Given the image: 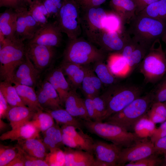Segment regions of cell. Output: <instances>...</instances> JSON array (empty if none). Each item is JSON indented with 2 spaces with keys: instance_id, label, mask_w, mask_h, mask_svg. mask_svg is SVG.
Instances as JSON below:
<instances>
[{
  "instance_id": "obj_1",
  "label": "cell",
  "mask_w": 166,
  "mask_h": 166,
  "mask_svg": "<svg viewBox=\"0 0 166 166\" xmlns=\"http://www.w3.org/2000/svg\"><path fill=\"white\" fill-rule=\"evenodd\" d=\"M126 30L132 39L149 49L155 41L161 38L166 30V23L139 14L129 23Z\"/></svg>"
},
{
  "instance_id": "obj_2",
  "label": "cell",
  "mask_w": 166,
  "mask_h": 166,
  "mask_svg": "<svg viewBox=\"0 0 166 166\" xmlns=\"http://www.w3.org/2000/svg\"><path fill=\"white\" fill-rule=\"evenodd\" d=\"M153 101L151 92L136 99L122 110L111 115L104 121L131 132L134 130L138 122L146 115Z\"/></svg>"
},
{
  "instance_id": "obj_3",
  "label": "cell",
  "mask_w": 166,
  "mask_h": 166,
  "mask_svg": "<svg viewBox=\"0 0 166 166\" xmlns=\"http://www.w3.org/2000/svg\"><path fill=\"white\" fill-rule=\"evenodd\" d=\"M20 39L5 38L0 42V76L2 81L12 83L13 75L24 60L26 46Z\"/></svg>"
},
{
  "instance_id": "obj_4",
  "label": "cell",
  "mask_w": 166,
  "mask_h": 166,
  "mask_svg": "<svg viewBox=\"0 0 166 166\" xmlns=\"http://www.w3.org/2000/svg\"><path fill=\"white\" fill-rule=\"evenodd\" d=\"M69 39L64 52L63 61L86 65L104 61L106 58L107 53L89 41L80 37Z\"/></svg>"
},
{
  "instance_id": "obj_5",
  "label": "cell",
  "mask_w": 166,
  "mask_h": 166,
  "mask_svg": "<svg viewBox=\"0 0 166 166\" xmlns=\"http://www.w3.org/2000/svg\"><path fill=\"white\" fill-rule=\"evenodd\" d=\"M83 123L89 132L122 148L128 147L142 139L135 132L128 131L119 126L105 121L83 120Z\"/></svg>"
},
{
  "instance_id": "obj_6",
  "label": "cell",
  "mask_w": 166,
  "mask_h": 166,
  "mask_svg": "<svg viewBox=\"0 0 166 166\" xmlns=\"http://www.w3.org/2000/svg\"><path fill=\"white\" fill-rule=\"evenodd\" d=\"M139 66L147 83H155L164 77L166 73V54L160 39L153 43Z\"/></svg>"
},
{
  "instance_id": "obj_7",
  "label": "cell",
  "mask_w": 166,
  "mask_h": 166,
  "mask_svg": "<svg viewBox=\"0 0 166 166\" xmlns=\"http://www.w3.org/2000/svg\"><path fill=\"white\" fill-rule=\"evenodd\" d=\"M142 91L140 86L134 85H114L110 87L106 91L108 99L103 121L124 109L140 97Z\"/></svg>"
},
{
  "instance_id": "obj_8",
  "label": "cell",
  "mask_w": 166,
  "mask_h": 166,
  "mask_svg": "<svg viewBox=\"0 0 166 166\" xmlns=\"http://www.w3.org/2000/svg\"><path fill=\"white\" fill-rule=\"evenodd\" d=\"M80 7L76 0H65L56 17V22L69 39L80 37L82 30Z\"/></svg>"
},
{
  "instance_id": "obj_9",
  "label": "cell",
  "mask_w": 166,
  "mask_h": 166,
  "mask_svg": "<svg viewBox=\"0 0 166 166\" xmlns=\"http://www.w3.org/2000/svg\"><path fill=\"white\" fill-rule=\"evenodd\" d=\"M107 12L100 6L81 10L82 32L88 40L93 43H94L98 36L103 30L102 22Z\"/></svg>"
},
{
  "instance_id": "obj_10",
  "label": "cell",
  "mask_w": 166,
  "mask_h": 166,
  "mask_svg": "<svg viewBox=\"0 0 166 166\" xmlns=\"http://www.w3.org/2000/svg\"><path fill=\"white\" fill-rule=\"evenodd\" d=\"M154 154V144L147 138H142L128 147L121 148L117 162V166L124 165Z\"/></svg>"
},
{
  "instance_id": "obj_11",
  "label": "cell",
  "mask_w": 166,
  "mask_h": 166,
  "mask_svg": "<svg viewBox=\"0 0 166 166\" xmlns=\"http://www.w3.org/2000/svg\"><path fill=\"white\" fill-rule=\"evenodd\" d=\"M27 6L14 10L17 16L15 36L23 41L32 39L41 27L30 14Z\"/></svg>"
},
{
  "instance_id": "obj_12",
  "label": "cell",
  "mask_w": 166,
  "mask_h": 166,
  "mask_svg": "<svg viewBox=\"0 0 166 166\" xmlns=\"http://www.w3.org/2000/svg\"><path fill=\"white\" fill-rule=\"evenodd\" d=\"M62 33L55 22H48L41 26L28 43H34L55 47L60 45Z\"/></svg>"
},
{
  "instance_id": "obj_13",
  "label": "cell",
  "mask_w": 166,
  "mask_h": 166,
  "mask_svg": "<svg viewBox=\"0 0 166 166\" xmlns=\"http://www.w3.org/2000/svg\"><path fill=\"white\" fill-rule=\"evenodd\" d=\"M55 47L27 43L26 51L29 58L39 71L49 65L55 55Z\"/></svg>"
},
{
  "instance_id": "obj_14",
  "label": "cell",
  "mask_w": 166,
  "mask_h": 166,
  "mask_svg": "<svg viewBox=\"0 0 166 166\" xmlns=\"http://www.w3.org/2000/svg\"><path fill=\"white\" fill-rule=\"evenodd\" d=\"M40 72L30 60L26 51L25 58L15 72L12 83L34 88L38 85Z\"/></svg>"
},
{
  "instance_id": "obj_15",
  "label": "cell",
  "mask_w": 166,
  "mask_h": 166,
  "mask_svg": "<svg viewBox=\"0 0 166 166\" xmlns=\"http://www.w3.org/2000/svg\"><path fill=\"white\" fill-rule=\"evenodd\" d=\"M127 40L125 31L123 33L110 32L103 30L98 36L94 44L106 53L121 52Z\"/></svg>"
},
{
  "instance_id": "obj_16",
  "label": "cell",
  "mask_w": 166,
  "mask_h": 166,
  "mask_svg": "<svg viewBox=\"0 0 166 166\" xmlns=\"http://www.w3.org/2000/svg\"><path fill=\"white\" fill-rule=\"evenodd\" d=\"M36 92L39 103L43 110L62 108L57 92L47 80L45 79L40 83Z\"/></svg>"
},
{
  "instance_id": "obj_17",
  "label": "cell",
  "mask_w": 166,
  "mask_h": 166,
  "mask_svg": "<svg viewBox=\"0 0 166 166\" xmlns=\"http://www.w3.org/2000/svg\"><path fill=\"white\" fill-rule=\"evenodd\" d=\"M122 148L113 143L109 144L99 140L94 141L93 146L95 159L108 164L117 166V162Z\"/></svg>"
},
{
  "instance_id": "obj_18",
  "label": "cell",
  "mask_w": 166,
  "mask_h": 166,
  "mask_svg": "<svg viewBox=\"0 0 166 166\" xmlns=\"http://www.w3.org/2000/svg\"><path fill=\"white\" fill-rule=\"evenodd\" d=\"M149 49L132 39L128 34L125 44L120 53L127 61L132 72L139 65Z\"/></svg>"
},
{
  "instance_id": "obj_19",
  "label": "cell",
  "mask_w": 166,
  "mask_h": 166,
  "mask_svg": "<svg viewBox=\"0 0 166 166\" xmlns=\"http://www.w3.org/2000/svg\"><path fill=\"white\" fill-rule=\"evenodd\" d=\"M64 151L65 166H95V158L92 153L68 147Z\"/></svg>"
},
{
  "instance_id": "obj_20",
  "label": "cell",
  "mask_w": 166,
  "mask_h": 166,
  "mask_svg": "<svg viewBox=\"0 0 166 166\" xmlns=\"http://www.w3.org/2000/svg\"><path fill=\"white\" fill-rule=\"evenodd\" d=\"M40 132L30 121L3 133L0 136V139L2 140H9L11 141H18L38 138L39 137Z\"/></svg>"
},
{
  "instance_id": "obj_21",
  "label": "cell",
  "mask_w": 166,
  "mask_h": 166,
  "mask_svg": "<svg viewBox=\"0 0 166 166\" xmlns=\"http://www.w3.org/2000/svg\"><path fill=\"white\" fill-rule=\"evenodd\" d=\"M65 109L73 116L84 120H90L86 111L84 99L78 95L76 89H71L65 99Z\"/></svg>"
},
{
  "instance_id": "obj_22",
  "label": "cell",
  "mask_w": 166,
  "mask_h": 166,
  "mask_svg": "<svg viewBox=\"0 0 166 166\" xmlns=\"http://www.w3.org/2000/svg\"><path fill=\"white\" fill-rule=\"evenodd\" d=\"M45 79L51 84L57 92L62 106L64 105L68 94L71 89L61 68L50 71L47 74Z\"/></svg>"
},
{
  "instance_id": "obj_23",
  "label": "cell",
  "mask_w": 166,
  "mask_h": 166,
  "mask_svg": "<svg viewBox=\"0 0 166 166\" xmlns=\"http://www.w3.org/2000/svg\"><path fill=\"white\" fill-rule=\"evenodd\" d=\"M36 112L26 106H10L6 118L14 129L31 121Z\"/></svg>"
},
{
  "instance_id": "obj_24",
  "label": "cell",
  "mask_w": 166,
  "mask_h": 166,
  "mask_svg": "<svg viewBox=\"0 0 166 166\" xmlns=\"http://www.w3.org/2000/svg\"><path fill=\"white\" fill-rule=\"evenodd\" d=\"M109 5L112 10L120 17L125 24H128L136 15L133 0H110Z\"/></svg>"
},
{
  "instance_id": "obj_25",
  "label": "cell",
  "mask_w": 166,
  "mask_h": 166,
  "mask_svg": "<svg viewBox=\"0 0 166 166\" xmlns=\"http://www.w3.org/2000/svg\"><path fill=\"white\" fill-rule=\"evenodd\" d=\"M107 65L115 77H125L132 72L127 61L120 52L109 53Z\"/></svg>"
},
{
  "instance_id": "obj_26",
  "label": "cell",
  "mask_w": 166,
  "mask_h": 166,
  "mask_svg": "<svg viewBox=\"0 0 166 166\" xmlns=\"http://www.w3.org/2000/svg\"><path fill=\"white\" fill-rule=\"evenodd\" d=\"M17 16L15 10L7 8L0 14V30L5 38H16Z\"/></svg>"
},
{
  "instance_id": "obj_27",
  "label": "cell",
  "mask_w": 166,
  "mask_h": 166,
  "mask_svg": "<svg viewBox=\"0 0 166 166\" xmlns=\"http://www.w3.org/2000/svg\"><path fill=\"white\" fill-rule=\"evenodd\" d=\"M62 133L73 137L81 146L83 150L93 153V146L94 140L91 137L85 133L82 129L69 125H63L61 127Z\"/></svg>"
},
{
  "instance_id": "obj_28",
  "label": "cell",
  "mask_w": 166,
  "mask_h": 166,
  "mask_svg": "<svg viewBox=\"0 0 166 166\" xmlns=\"http://www.w3.org/2000/svg\"><path fill=\"white\" fill-rule=\"evenodd\" d=\"M17 144L28 154L44 160L48 153L43 141L38 138H33L17 141Z\"/></svg>"
},
{
  "instance_id": "obj_29",
  "label": "cell",
  "mask_w": 166,
  "mask_h": 166,
  "mask_svg": "<svg viewBox=\"0 0 166 166\" xmlns=\"http://www.w3.org/2000/svg\"><path fill=\"white\" fill-rule=\"evenodd\" d=\"M18 93L24 105L37 112L43 110L39 104L34 88L22 85L15 84Z\"/></svg>"
},
{
  "instance_id": "obj_30",
  "label": "cell",
  "mask_w": 166,
  "mask_h": 166,
  "mask_svg": "<svg viewBox=\"0 0 166 166\" xmlns=\"http://www.w3.org/2000/svg\"><path fill=\"white\" fill-rule=\"evenodd\" d=\"M49 113L57 124L73 126L77 129H81L82 124L76 117H75L65 109L62 108L54 110H45Z\"/></svg>"
},
{
  "instance_id": "obj_31",
  "label": "cell",
  "mask_w": 166,
  "mask_h": 166,
  "mask_svg": "<svg viewBox=\"0 0 166 166\" xmlns=\"http://www.w3.org/2000/svg\"><path fill=\"white\" fill-rule=\"evenodd\" d=\"M138 14L152 18L166 23V0H159L149 5Z\"/></svg>"
},
{
  "instance_id": "obj_32",
  "label": "cell",
  "mask_w": 166,
  "mask_h": 166,
  "mask_svg": "<svg viewBox=\"0 0 166 166\" xmlns=\"http://www.w3.org/2000/svg\"><path fill=\"white\" fill-rule=\"evenodd\" d=\"M125 25L120 17L112 10L107 11L102 22L103 30L110 32L123 33L126 30Z\"/></svg>"
},
{
  "instance_id": "obj_33",
  "label": "cell",
  "mask_w": 166,
  "mask_h": 166,
  "mask_svg": "<svg viewBox=\"0 0 166 166\" xmlns=\"http://www.w3.org/2000/svg\"><path fill=\"white\" fill-rule=\"evenodd\" d=\"M0 92L10 106H26L19 96L14 85H12L11 83L5 81H1Z\"/></svg>"
},
{
  "instance_id": "obj_34",
  "label": "cell",
  "mask_w": 166,
  "mask_h": 166,
  "mask_svg": "<svg viewBox=\"0 0 166 166\" xmlns=\"http://www.w3.org/2000/svg\"><path fill=\"white\" fill-rule=\"evenodd\" d=\"M28 6L30 14L41 26L48 22V13L42 1H33Z\"/></svg>"
},
{
  "instance_id": "obj_35",
  "label": "cell",
  "mask_w": 166,
  "mask_h": 166,
  "mask_svg": "<svg viewBox=\"0 0 166 166\" xmlns=\"http://www.w3.org/2000/svg\"><path fill=\"white\" fill-rule=\"evenodd\" d=\"M54 121L49 113L41 110L36 112L30 121L40 132H44L55 124Z\"/></svg>"
},
{
  "instance_id": "obj_36",
  "label": "cell",
  "mask_w": 166,
  "mask_h": 166,
  "mask_svg": "<svg viewBox=\"0 0 166 166\" xmlns=\"http://www.w3.org/2000/svg\"><path fill=\"white\" fill-rule=\"evenodd\" d=\"M93 70L102 83L112 85L116 82L115 77L110 72L107 65L100 61L94 63Z\"/></svg>"
},
{
  "instance_id": "obj_37",
  "label": "cell",
  "mask_w": 166,
  "mask_h": 166,
  "mask_svg": "<svg viewBox=\"0 0 166 166\" xmlns=\"http://www.w3.org/2000/svg\"><path fill=\"white\" fill-rule=\"evenodd\" d=\"M148 118L154 124L166 120V107L163 102H153L147 113Z\"/></svg>"
},
{
  "instance_id": "obj_38",
  "label": "cell",
  "mask_w": 166,
  "mask_h": 166,
  "mask_svg": "<svg viewBox=\"0 0 166 166\" xmlns=\"http://www.w3.org/2000/svg\"><path fill=\"white\" fill-rule=\"evenodd\" d=\"M155 124L148 118L146 114L136 124L134 132L142 138L150 137L156 129Z\"/></svg>"
},
{
  "instance_id": "obj_39",
  "label": "cell",
  "mask_w": 166,
  "mask_h": 166,
  "mask_svg": "<svg viewBox=\"0 0 166 166\" xmlns=\"http://www.w3.org/2000/svg\"><path fill=\"white\" fill-rule=\"evenodd\" d=\"M84 66L85 73L81 86V89L85 97L93 98L100 94L95 89L91 79L90 74L91 68L89 65Z\"/></svg>"
},
{
  "instance_id": "obj_40",
  "label": "cell",
  "mask_w": 166,
  "mask_h": 166,
  "mask_svg": "<svg viewBox=\"0 0 166 166\" xmlns=\"http://www.w3.org/2000/svg\"><path fill=\"white\" fill-rule=\"evenodd\" d=\"M45 160L50 166H65V154L64 151L58 148L48 153Z\"/></svg>"
},
{
  "instance_id": "obj_41",
  "label": "cell",
  "mask_w": 166,
  "mask_h": 166,
  "mask_svg": "<svg viewBox=\"0 0 166 166\" xmlns=\"http://www.w3.org/2000/svg\"><path fill=\"white\" fill-rule=\"evenodd\" d=\"M18 152L15 147H13L0 145V166H7L17 156Z\"/></svg>"
},
{
  "instance_id": "obj_42",
  "label": "cell",
  "mask_w": 166,
  "mask_h": 166,
  "mask_svg": "<svg viewBox=\"0 0 166 166\" xmlns=\"http://www.w3.org/2000/svg\"><path fill=\"white\" fill-rule=\"evenodd\" d=\"M100 121H103L106 110L108 95L106 91L92 98Z\"/></svg>"
},
{
  "instance_id": "obj_43",
  "label": "cell",
  "mask_w": 166,
  "mask_h": 166,
  "mask_svg": "<svg viewBox=\"0 0 166 166\" xmlns=\"http://www.w3.org/2000/svg\"><path fill=\"white\" fill-rule=\"evenodd\" d=\"M45 136H47L59 148H61L64 145L62 139V132L58 124L53 125L44 132Z\"/></svg>"
},
{
  "instance_id": "obj_44",
  "label": "cell",
  "mask_w": 166,
  "mask_h": 166,
  "mask_svg": "<svg viewBox=\"0 0 166 166\" xmlns=\"http://www.w3.org/2000/svg\"><path fill=\"white\" fill-rule=\"evenodd\" d=\"M15 147L22 156L25 166H49L44 160L32 156L26 152L17 144Z\"/></svg>"
},
{
  "instance_id": "obj_45",
  "label": "cell",
  "mask_w": 166,
  "mask_h": 166,
  "mask_svg": "<svg viewBox=\"0 0 166 166\" xmlns=\"http://www.w3.org/2000/svg\"><path fill=\"white\" fill-rule=\"evenodd\" d=\"M161 80L154 90L151 91L153 97V103L166 101V76Z\"/></svg>"
},
{
  "instance_id": "obj_46",
  "label": "cell",
  "mask_w": 166,
  "mask_h": 166,
  "mask_svg": "<svg viewBox=\"0 0 166 166\" xmlns=\"http://www.w3.org/2000/svg\"><path fill=\"white\" fill-rule=\"evenodd\" d=\"M65 0H42L49 18L56 17Z\"/></svg>"
},
{
  "instance_id": "obj_47",
  "label": "cell",
  "mask_w": 166,
  "mask_h": 166,
  "mask_svg": "<svg viewBox=\"0 0 166 166\" xmlns=\"http://www.w3.org/2000/svg\"><path fill=\"white\" fill-rule=\"evenodd\" d=\"M158 155L153 154L140 160L127 163L125 166H155L162 163Z\"/></svg>"
},
{
  "instance_id": "obj_48",
  "label": "cell",
  "mask_w": 166,
  "mask_h": 166,
  "mask_svg": "<svg viewBox=\"0 0 166 166\" xmlns=\"http://www.w3.org/2000/svg\"><path fill=\"white\" fill-rule=\"evenodd\" d=\"M81 65L76 63L63 61L60 68L64 75L70 79L82 67Z\"/></svg>"
},
{
  "instance_id": "obj_49",
  "label": "cell",
  "mask_w": 166,
  "mask_h": 166,
  "mask_svg": "<svg viewBox=\"0 0 166 166\" xmlns=\"http://www.w3.org/2000/svg\"><path fill=\"white\" fill-rule=\"evenodd\" d=\"M84 101L87 113L89 119L93 121H100L92 98L85 97Z\"/></svg>"
},
{
  "instance_id": "obj_50",
  "label": "cell",
  "mask_w": 166,
  "mask_h": 166,
  "mask_svg": "<svg viewBox=\"0 0 166 166\" xmlns=\"http://www.w3.org/2000/svg\"><path fill=\"white\" fill-rule=\"evenodd\" d=\"M81 10L100 6L107 0H76Z\"/></svg>"
},
{
  "instance_id": "obj_51",
  "label": "cell",
  "mask_w": 166,
  "mask_h": 166,
  "mask_svg": "<svg viewBox=\"0 0 166 166\" xmlns=\"http://www.w3.org/2000/svg\"><path fill=\"white\" fill-rule=\"evenodd\" d=\"M27 6L24 0H0V7H6L14 10L20 7Z\"/></svg>"
},
{
  "instance_id": "obj_52",
  "label": "cell",
  "mask_w": 166,
  "mask_h": 166,
  "mask_svg": "<svg viewBox=\"0 0 166 166\" xmlns=\"http://www.w3.org/2000/svg\"><path fill=\"white\" fill-rule=\"evenodd\" d=\"M85 73L84 66L82 65L81 68L69 79L74 88L76 89L81 86Z\"/></svg>"
},
{
  "instance_id": "obj_53",
  "label": "cell",
  "mask_w": 166,
  "mask_h": 166,
  "mask_svg": "<svg viewBox=\"0 0 166 166\" xmlns=\"http://www.w3.org/2000/svg\"><path fill=\"white\" fill-rule=\"evenodd\" d=\"M166 136V120L158 128L155 129L150 136L151 141L154 144L158 139Z\"/></svg>"
},
{
  "instance_id": "obj_54",
  "label": "cell",
  "mask_w": 166,
  "mask_h": 166,
  "mask_svg": "<svg viewBox=\"0 0 166 166\" xmlns=\"http://www.w3.org/2000/svg\"><path fill=\"white\" fill-rule=\"evenodd\" d=\"M154 146L155 154H164L166 152V136L157 140Z\"/></svg>"
},
{
  "instance_id": "obj_55",
  "label": "cell",
  "mask_w": 166,
  "mask_h": 166,
  "mask_svg": "<svg viewBox=\"0 0 166 166\" xmlns=\"http://www.w3.org/2000/svg\"><path fill=\"white\" fill-rule=\"evenodd\" d=\"M62 139L64 145L67 147L82 150L81 146L70 136L62 133Z\"/></svg>"
},
{
  "instance_id": "obj_56",
  "label": "cell",
  "mask_w": 166,
  "mask_h": 166,
  "mask_svg": "<svg viewBox=\"0 0 166 166\" xmlns=\"http://www.w3.org/2000/svg\"><path fill=\"white\" fill-rule=\"evenodd\" d=\"M10 107L2 93L0 92V118L6 117Z\"/></svg>"
},
{
  "instance_id": "obj_57",
  "label": "cell",
  "mask_w": 166,
  "mask_h": 166,
  "mask_svg": "<svg viewBox=\"0 0 166 166\" xmlns=\"http://www.w3.org/2000/svg\"><path fill=\"white\" fill-rule=\"evenodd\" d=\"M136 7V15H137L149 5L159 0H133Z\"/></svg>"
},
{
  "instance_id": "obj_58",
  "label": "cell",
  "mask_w": 166,
  "mask_h": 166,
  "mask_svg": "<svg viewBox=\"0 0 166 166\" xmlns=\"http://www.w3.org/2000/svg\"><path fill=\"white\" fill-rule=\"evenodd\" d=\"M24 166L25 164L23 159L18 152L16 156L7 165V166Z\"/></svg>"
},
{
  "instance_id": "obj_59",
  "label": "cell",
  "mask_w": 166,
  "mask_h": 166,
  "mask_svg": "<svg viewBox=\"0 0 166 166\" xmlns=\"http://www.w3.org/2000/svg\"><path fill=\"white\" fill-rule=\"evenodd\" d=\"M8 126V124L3 121L2 119L0 118V132L6 129Z\"/></svg>"
},
{
  "instance_id": "obj_60",
  "label": "cell",
  "mask_w": 166,
  "mask_h": 166,
  "mask_svg": "<svg viewBox=\"0 0 166 166\" xmlns=\"http://www.w3.org/2000/svg\"><path fill=\"white\" fill-rule=\"evenodd\" d=\"M162 41L165 45V52L166 54V30L161 37Z\"/></svg>"
},
{
  "instance_id": "obj_61",
  "label": "cell",
  "mask_w": 166,
  "mask_h": 166,
  "mask_svg": "<svg viewBox=\"0 0 166 166\" xmlns=\"http://www.w3.org/2000/svg\"><path fill=\"white\" fill-rule=\"evenodd\" d=\"M34 0H40V1H42V0H24L27 6H28L29 4L33 1Z\"/></svg>"
},
{
  "instance_id": "obj_62",
  "label": "cell",
  "mask_w": 166,
  "mask_h": 166,
  "mask_svg": "<svg viewBox=\"0 0 166 166\" xmlns=\"http://www.w3.org/2000/svg\"><path fill=\"white\" fill-rule=\"evenodd\" d=\"M164 154V162L163 164V165L166 166V152Z\"/></svg>"
},
{
  "instance_id": "obj_63",
  "label": "cell",
  "mask_w": 166,
  "mask_h": 166,
  "mask_svg": "<svg viewBox=\"0 0 166 166\" xmlns=\"http://www.w3.org/2000/svg\"><path fill=\"white\" fill-rule=\"evenodd\" d=\"M166 107V101L163 102Z\"/></svg>"
}]
</instances>
